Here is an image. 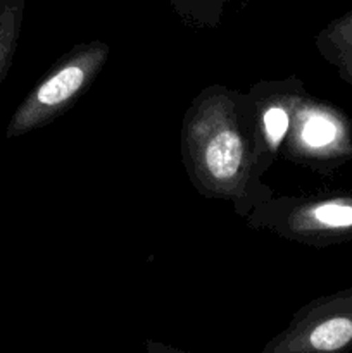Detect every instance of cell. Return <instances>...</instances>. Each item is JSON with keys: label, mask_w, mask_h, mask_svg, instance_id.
I'll use <instances>...</instances> for the list:
<instances>
[{"label": "cell", "mask_w": 352, "mask_h": 353, "mask_svg": "<svg viewBox=\"0 0 352 353\" xmlns=\"http://www.w3.org/2000/svg\"><path fill=\"white\" fill-rule=\"evenodd\" d=\"M248 228L268 230L309 247L352 241V193L269 199L245 217Z\"/></svg>", "instance_id": "2"}, {"label": "cell", "mask_w": 352, "mask_h": 353, "mask_svg": "<svg viewBox=\"0 0 352 353\" xmlns=\"http://www.w3.org/2000/svg\"><path fill=\"white\" fill-rule=\"evenodd\" d=\"M352 350V286L311 300L261 353H349Z\"/></svg>", "instance_id": "5"}, {"label": "cell", "mask_w": 352, "mask_h": 353, "mask_svg": "<svg viewBox=\"0 0 352 353\" xmlns=\"http://www.w3.org/2000/svg\"><path fill=\"white\" fill-rule=\"evenodd\" d=\"M147 352L148 353H186L178 348L168 347V345L157 343V341H147Z\"/></svg>", "instance_id": "10"}, {"label": "cell", "mask_w": 352, "mask_h": 353, "mask_svg": "<svg viewBox=\"0 0 352 353\" xmlns=\"http://www.w3.org/2000/svg\"><path fill=\"white\" fill-rule=\"evenodd\" d=\"M26 0H0V85L16 54Z\"/></svg>", "instance_id": "8"}, {"label": "cell", "mask_w": 352, "mask_h": 353, "mask_svg": "<svg viewBox=\"0 0 352 353\" xmlns=\"http://www.w3.org/2000/svg\"><path fill=\"white\" fill-rule=\"evenodd\" d=\"M107 57L109 45L100 40L75 45L19 103L7 124L6 137H23L64 114L95 81Z\"/></svg>", "instance_id": "3"}, {"label": "cell", "mask_w": 352, "mask_h": 353, "mask_svg": "<svg viewBox=\"0 0 352 353\" xmlns=\"http://www.w3.org/2000/svg\"><path fill=\"white\" fill-rule=\"evenodd\" d=\"M283 147L292 162L328 174L352 161V123L338 107L304 92Z\"/></svg>", "instance_id": "4"}, {"label": "cell", "mask_w": 352, "mask_h": 353, "mask_svg": "<svg viewBox=\"0 0 352 353\" xmlns=\"http://www.w3.org/2000/svg\"><path fill=\"white\" fill-rule=\"evenodd\" d=\"M304 92L302 81L297 78L259 81L248 92L254 102L259 137L269 168L285 145L293 109Z\"/></svg>", "instance_id": "6"}, {"label": "cell", "mask_w": 352, "mask_h": 353, "mask_svg": "<svg viewBox=\"0 0 352 353\" xmlns=\"http://www.w3.org/2000/svg\"><path fill=\"white\" fill-rule=\"evenodd\" d=\"M231 2L247 3L251 0H171L176 12L200 26H214L219 23L224 7Z\"/></svg>", "instance_id": "9"}, {"label": "cell", "mask_w": 352, "mask_h": 353, "mask_svg": "<svg viewBox=\"0 0 352 353\" xmlns=\"http://www.w3.org/2000/svg\"><path fill=\"white\" fill-rule=\"evenodd\" d=\"M316 47L320 54L337 68L340 78L352 85V9L320 31Z\"/></svg>", "instance_id": "7"}, {"label": "cell", "mask_w": 352, "mask_h": 353, "mask_svg": "<svg viewBox=\"0 0 352 353\" xmlns=\"http://www.w3.org/2000/svg\"><path fill=\"white\" fill-rule=\"evenodd\" d=\"M182 155L197 192L228 200L244 219L273 196L261 181L269 164L248 93L224 86L202 90L183 119Z\"/></svg>", "instance_id": "1"}]
</instances>
